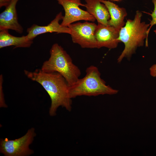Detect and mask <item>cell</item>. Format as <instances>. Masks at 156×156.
<instances>
[{"label": "cell", "instance_id": "cell-1", "mask_svg": "<svg viewBox=\"0 0 156 156\" xmlns=\"http://www.w3.org/2000/svg\"><path fill=\"white\" fill-rule=\"evenodd\" d=\"M24 72L28 78L40 84L49 95L51 101L50 116H55L60 106L71 111L72 100L69 95V86L60 74L57 72H45L41 69L34 71L25 70Z\"/></svg>", "mask_w": 156, "mask_h": 156}, {"label": "cell", "instance_id": "cell-8", "mask_svg": "<svg viewBox=\"0 0 156 156\" xmlns=\"http://www.w3.org/2000/svg\"><path fill=\"white\" fill-rule=\"evenodd\" d=\"M120 30L109 26L98 24L95 31L97 48L105 47L113 49L120 42L118 40Z\"/></svg>", "mask_w": 156, "mask_h": 156}, {"label": "cell", "instance_id": "cell-5", "mask_svg": "<svg viewBox=\"0 0 156 156\" xmlns=\"http://www.w3.org/2000/svg\"><path fill=\"white\" fill-rule=\"evenodd\" d=\"M36 134L35 129H29L23 136L18 139L10 140L1 139L0 142V152L5 156H27L34 153L29 146L34 140Z\"/></svg>", "mask_w": 156, "mask_h": 156}, {"label": "cell", "instance_id": "cell-10", "mask_svg": "<svg viewBox=\"0 0 156 156\" xmlns=\"http://www.w3.org/2000/svg\"><path fill=\"white\" fill-rule=\"evenodd\" d=\"M19 0H11L5 10L0 14V31L14 30L21 34L23 28L19 23L16 8Z\"/></svg>", "mask_w": 156, "mask_h": 156}, {"label": "cell", "instance_id": "cell-13", "mask_svg": "<svg viewBox=\"0 0 156 156\" xmlns=\"http://www.w3.org/2000/svg\"><path fill=\"white\" fill-rule=\"evenodd\" d=\"M33 43V40L29 39L26 35L21 37L12 35L8 30L0 31V48L13 46L14 48H28Z\"/></svg>", "mask_w": 156, "mask_h": 156}, {"label": "cell", "instance_id": "cell-17", "mask_svg": "<svg viewBox=\"0 0 156 156\" xmlns=\"http://www.w3.org/2000/svg\"><path fill=\"white\" fill-rule=\"evenodd\" d=\"M11 0H0V8L6 7L10 3Z\"/></svg>", "mask_w": 156, "mask_h": 156}, {"label": "cell", "instance_id": "cell-12", "mask_svg": "<svg viewBox=\"0 0 156 156\" xmlns=\"http://www.w3.org/2000/svg\"><path fill=\"white\" fill-rule=\"evenodd\" d=\"M100 1L106 7L110 14V19L108 22V25L120 30L125 24L124 20L127 15L125 9L119 7L116 4L109 1Z\"/></svg>", "mask_w": 156, "mask_h": 156}, {"label": "cell", "instance_id": "cell-15", "mask_svg": "<svg viewBox=\"0 0 156 156\" xmlns=\"http://www.w3.org/2000/svg\"><path fill=\"white\" fill-rule=\"evenodd\" d=\"M0 106L1 107H7V106L5 103L4 100L2 88V84L3 83V76L2 75L0 76Z\"/></svg>", "mask_w": 156, "mask_h": 156}, {"label": "cell", "instance_id": "cell-9", "mask_svg": "<svg viewBox=\"0 0 156 156\" xmlns=\"http://www.w3.org/2000/svg\"><path fill=\"white\" fill-rule=\"evenodd\" d=\"M63 16L62 12H60L47 25L39 26L33 24L27 29V35L29 39L33 40L38 35L47 33L55 32L57 34L65 33L70 34L71 31L69 27L62 26L59 23L60 21L62 20Z\"/></svg>", "mask_w": 156, "mask_h": 156}, {"label": "cell", "instance_id": "cell-3", "mask_svg": "<svg viewBox=\"0 0 156 156\" xmlns=\"http://www.w3.org/2000/svg\"><path fill=\"white\" fill-rule=\"evenodd\" d=\"M85 76L79 78L73 85L69 86V93L71 99L85 96H96L105 94L114 95L118 90L106 84L101 78L98 68L94 65L88 67L86 70Z\"/></svg>", "mask_w": 156, "mask_h": 156}, {"label": "cell", "instance_id": "cell-6", "mask_svg": "<svg viewBox=\"0 0 156 156\" xmlns=\"http://www.w3.org/2000/svg\"><path fill=\"white\" fill-rule=\"evenodd\" d=\"M97 25L88 21L71 24L68 27L70 29V35L73 42L84 48H97L95 36Z\"/></svg>", "mask_w": 156, "mask_h": 156}, {"label": "cell", "instance_id": "cell-18", "mask_svg": "<svg viewBox=\"0 0 156 156\" xmlns=\"http://www.w3.org/2000/svg\"><path fill=\"white\" fill-rule=\"evenodd\" d=\"M114 0V1H119V0Z\"/></svg>", "mask_w": 156, "mask_h": 156}, {"label": "cell", "instance_id": "cell-16", "mask_svg": "<svg viewBox=\"0 0 156 156\" xmlns=\"http://www.w3.org/2000/svg\"><path fill=\"white\" fill-rule=\"evenodd\" d=\"M156 33V29L154 31ZM150 74L153 77H156V63L153 64L149 68Z\"/></svg>", "mask_w": 156, "mask_h": 156}, {"label": "cell", "instance_id": "cell-11", "mask_svg": "<svg viewBox=\"0 0 156 156\" xmlns=\"http://www.w3.org/2000/svg\"><path fill=\"white\" fill-rule=\"evenodd\" d=\"M84 7L86 11L96 20L98 24L108 25L110 18L109 12L106 7L100 0H85Z\"/></svg>", "mask_w": 156, "mask_h": 156}, {"label": "cell", "instance_id": "cell-7", "mask_svg": "<svg viewBox=\"0 0 156 156\" xmlns=\"http://www.w3.org/2000/svg\"><path fill=\"white\" fill-rule=\"evenodd\" d=\"M63 7L65 12L62 21V26L68 27L73 23L80 20L94 22L96 19L87 11L81 9L79 6H84L81 0H57Z\"/></svg>", "mask_w": 156, "mask_h": 156}, {"label": "cell", "instance_id": "cell-4", "mask_svg": "<svg viewBox=\"0 0 156 156\" xmlns=\"http://www.w3.org/2000/svg\"><path fill=\"white\" fill-rule=\"evenodd\" d=\"M50 56L44 62L41 69L47 72H57L66 79L69 86L79 78L81 71L74 64L69 55L57 43L53 44L50 50Z\"/></svg>", "mask_w": 156, "mask_h": 156}, {"label": "cell", "instance_id": "cell-14", "mask_svg": "<svg viewBox=\"0 0 156 156\" xmlns=\"http://www.w3.org/2000/svg\"><path fill=\"white\" fill-rule=\"evenodd\" d=\"M152 1L154 4V9L151 14L152 19L149 24L150 26L148 28L147 32L148 36L149 31L152 27L156 25V0H152Z\"/></svg>", "mask_w": 156, "mask_h": 156}, {"label": "cell", "instance_id": "cell-2", "mask_svg": "<svg viewBox=\"0 0 156 156\" xmlns=\"http://www.w3.org/2000/svg\"><path fill=\"white\" fill-rule=\"evenodd\" d=\"M142 13L136 12L133 20H127L125 25L120 29L118 40L123 43L124 48L117 59L120 63L124 58L129 60L138 47L144 45L146 39V46H148L147 32L149 24L141 22Z\"/></svg>", "mask_w": 156, "mask_h": 156}]
</instances>
